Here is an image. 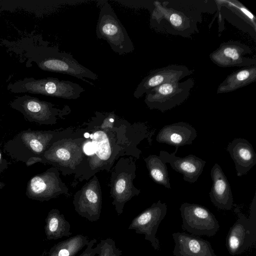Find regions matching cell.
Listing matches in <instances>:
<instances>
[{
  "label": "cell",
  "instance_id": "obj_19",
  "mask_svg": "<svg viewBox=\"0 0 256 256\" xmlns=\"http://www.w3.org/2000/svg\"><path fill=\"white\" fill-rule=\"evenodd\" d=\"M74 204L76 212L90 222H96L100 219L102 198L99 192L94 188L88 186L77 195Z\"/></svg>",
  "mask_w": 256,
  "mask_h": 256
},
{
  "label": "cell",
  "instance_id": "obj_13",
  "mask_svg": "<svg viewBox=\"0 0 256 256\" xmlns=\"http://www.w3.org/2000/svg\"><path fill=\"white\" fill-rule=\"evenodd\" d=\"M192 71L183 65L170 64L151 71L136 87L134 96L136 98L152 89L166 83L179 82L190 75Z\"/></svg>",
  "mask_w": 256,
  "mask_h": 256
},
{
  "label": "cell",
  "instance_id": "obj_15",
  "mask_svg": "<svg viewBox=\"0 0 256 256\" xmlns=\"http://www.w3.org/2000/svg\"><path fill=\"white\" fill-rule=\"evenodd\" d=\"M174 242L172 254L174 256H218L210 242L184 232L172 234Z\"/></svg>",
  "mask_w": 256,
  "mask_h": 256
},
{
  "label": "cell",
  "instance_id": "obj_12",
  "mask_svg": "<svg viewBox=\"0 0 256 256\" xmlns=\"http://www.w3.org/2000/svg\"><path fill=\"white\" fill-rule=\"evenodd\" d=\"M62 190L58 174L52 168L30 179L26 195L28 198L42 202L56 198L62 193Z\"/></svg>",
  "mask_w": 256,
  "mask_h": 256
},
{
  "label": "cell",
  "instance_id": "obj_20",
  "mask_svg": "<svg viewBox=\"0 0 256 256\" xmlns=\"http://www.w3.org/2000/svg\"><path fill=\"white\" fill-rule=\"evenodd\" d=\"M256 80V65L244 67L227 76L218 86L216 93L234 92L248 85Z\"/></svg>",
  "mask_w": 256,
  "mask_h": 256
},
{
  "label": "cell",
  "instance_id": "obj_25",
  "mask_svg": "<svg viewBox=\"0 0 256 256\" xmlns=\"http://www.w3.org/2000/svg\"><path fill=\"white\" fill-rule=\"evenodd\" d=\"M92 140L96 148L95 154L102 160L108 158L110 154V148L106 134L100 131L96 132L94 134Z\"/></svg>",
  "mask_w": 256,
  "mask_h": 256
},
{
  "label": "cell",
  "instance_id": "obj_26",
  "mask_svg": "<svg viewBox=\"0 0 256 256\" xmlns=\"http://www.w3.org/2000/svg\"><path fill=\"white\" fill-rule=\"evenodd\" d=\"M98 256H122V251L116 247L115 241L107 238L100 242Z\"/></svg>",
  "mask_w": 256,
  "mask_h": 256
},
{
  "label": "cell",
  "instance_id": "obj_10",
  "mask_svg": "<svg viewBox=\"0 0 256 256\" xmlns=\"http://www.w3.org/2000/svg\"><path fill=\"white\" fill-rule=\"evenodd\" d=\"M166 212V204L162 203L159 200L134 218L128 229L134 230L136 234H144V239L150 243L153 248L155 250H160V242L156 234Z\"/></svg>",
  "mask_w": 256,
  "mask_h": 256
},
{
  "label": "cell",
  "instance_id": "obj_24",
  "mask_svg": "<svg viewBox=\"0 0 256 256\" xmlns=\"http://www.w3.org/2000/svg\"><path fill=\"white\" fill-rule=\"evenodd\" d=\"M216 2L224 6L250 24L256 30V18L251 12L237 0H216Z\"/></svg>",
  "mask_w": 256,
  "mask_h": 256
},
{
  "label": "cell",
  "instance_id": "obj_29",
  "mask_svg": "<svg viewBox=\"0 0 256 256\" xmlns=\"http://www.w3.org/2000/svg\"><path fill=\"white\" fill-rule=\"evenodd\" d=\"M1 148L2 142H0V174L4 172L10 164V162L3 156Z\"/></svg>",
  "mask_w": 256,
  "mask_h": 256
},
{
  "label": "cell",
  "instance_id": "obj_9",
  "mask_svg": "<svg viewBox=\"0 0 256 256\" xmlns=\"http://www.w3.org/2000/svg\"><path fill=\"white\" fill-rule=\"evenodd\" d=\"M168 2H154L150 24L156 28L164 22L168 28L169 33L188 36L196 30V23L183 12L166 7Z\"/></svg>",
  "mask_w": 256,
  "mask_h": 256
},
{
  "label": "cell",
  "instance_id": "obj_22",
  "mask_svg": "<svg viewBox=\"0 0 256 256\" xmlns=\"http://www.w3.org/2000/svg\"><path fill=\"white\" fill-rule=\"evenodd\" d=\"M90 240L87 236L81 234L70 237L52 247L48 256H75Z\"/></svg>",
  "mask_w": 256,
  "mask_h": 256
},
{
  "label": "cell",
  "instance_id": "obj_2",
  "mask_svg": "<svg viewBox=\"0 0 256 256\" xmlns=\"http://www.w3.org/2000/svg\"><path fill=\"white\" fill-rule=\"evenodd\" d=\"M56 135L52 130L28 128L8 140L4 144V150L12 159L29 166L42 162L45 152L55 142Z\"/></svg>",
  "mask_w": 256,
  "mask_h": 256
},
{
  "label": "cell",
  "instance_id": "obj_6",
  "mask_svg": "<svg viewBox=\"0 0 256 256\" xmlns=\"http://www.w3.org/2000/svg\"><path fill=\"white\" fill-rule=\"evenodd\" d=\"M256 242V194L250 206L248 218L242 213L227 234L226 245L232 256L238 255L252 246Z\"/></svg>",
  "mask_w": 256,
  "mask_h": 256
},
{
  "label": "cell",
  "instance_id": "obj_8",
  "mask_svg": "<svg viewBox=\"0 0 256 256\" xmlns=\"http://www.w3.org/2000/svg\"><path fill=\"white\" fill-rule=\"evenodd\" d=\"M182 228L194 236H214L220 228L214 215L201 205L182 203L180 208Z\"/></svg>",
  "mask_w": 256,
  "mask_h": 256
},
{
  "label": "cell",
  "instance_id": "obj_11",
  "mask_svg": "<svg viewBox=\"0 0 256 256\" xmlns=\"http://www.w3.org/2000/svg\"><path fill=\"white\" fill-rule=\"evenodd\" d=\"M252 51L248 45L238 41L230 40L220 44L210 54V60L221 68L250 66L256 65V60L246 56Z\"/></svg>",
  "mask_w": 256,
  "mask_h": 256
},
{
  "label": "cell",
  "instance_id": "obj_32",
  "mask_svg": "<svg viewBox=\"0 0 256 256\" xmlns=\"http://www.w3.org/2000/svg\"></svg>",
  "mask_w": 256,
  "mask_h": 256
},
{
  "label": "cell",
  "instance_id": "obj_14",
  "mask_svg": "<svg viewBox=\"0 0 256 256\" xmlns=\"http://www.w3.org/2000/svg\"><path fill=\"white\" fill-rule=\"evenodd\" d=\"M178 149V147H176L174 152L172 154L160 150L159 156L166 164L169 163L173 170L182 174L184 181L190 183L196 182L206 162L192 154L184 158L177 156L176 154Z\"/></svg>",
  "mask_w": 256,
  "mask_h": 256
},
{
  "label": "cell",
  "instance_id": "obj_1",
  "mask_svg": "<svg viewBox=\"0 0 256 256\" xmlns=\"http://www.w3.org/2000/svg\"><path fill=\"white\" fill-rule=\"evenodd\" d=\"M27 56L29 61L44 71L71 76L92 85L93 84L86 78L98 79L96 74L80 64L71 54L61 52L58 48L44 44L34 46L28 52Z\"/></svg>",
  "mask_w": 256,
  "mask_h": 256
},
{
  "label": "cell",
  "instance_id": "obj_3",
  "mask_svg": "<svg viewBox=\"0 0 256 256\" xmlns=\"http://www.w3.org/2000/svg\"><path fill=\"white\" fill-rule=\"evenodd\" d=\"M7 88L12 93L28 92L67 100L77 99L84 91L77 83L55 78H26L9 84Z\"/></svg>",
  "mask_w": 256,
  "mask_h": 256
},
{
  "label": "cell",
  "instance_id": "obj_5",
  "mask_svg": "<svg viewBox=\"0 0 256 256\" xmlns=\"http://www.w3.org/2000/svg\"><path fill=\"white\" fill-rule=\"evenodd\" d=\"M194 84L192 78L162 84L146 94L144 102L150 110L164 112L184 102Z\"/></svg>",
  "mask_w": 256,
  "mask_h": 256
},
{
  "label": "cell",
  "instance_id": "obj_4",
  "mask_svg": "<svg viewBox=\"0 0 256 256\" xmlns=\"http://www.w3.org/2000/svg\"><path fill=\"white\" fill-rule=\"evenodd\" d=\"M96 32L99 39L107 42L119 55L132 52L134 45L128 32L107 1H102Z\"/></svg>",
  "mask_w": 256,
  "mask_h": 256
},
{
  "label": "cell",
  "instance_id": "obj_31",
  "mask_svg": "<svg viewBox=\"0 0 256 256\" xmlns=\"http://www.w3.org/2000/svg\"><path fill=\"white\" fill-rule=\"evenodd\" d=\"M40 256H48V252L44 251Z\"/></svg>",
  "mask_w": 256,
  "mask_h": 256
},
{
  "label": "cell",
  "instance_id": "obj_17",
  "mask_svg": "<svg viewBox=\"0 0 256 256\" xmlns=\"http://www.w3.org/2000/svg\"><path fill=\"white\" fill-rule=\"evenodd\" d=\"M196 137V130L192 125L180 122L163 126L158 132L156 140L178 148L191 144Z\"/></svg>",
  "mask_w": 256,
  "mask_h": 256
},
{
  "label": "cell",
  "instance_id": "obj_30",
  "mask_svg": "<svg viewBox=\"0 0 256 256\" xmlns=\"http://www.w3.org/2000/svg\"><path fill=\"white\" fill-rule=\"evenodd\" d=\"M4 186L5 184L3 182L0 181V190L2 189Z\"/></svg>",
  "mask_w": 256,
  "mask_h": 256
},
{
  "label": "cell",
  "instance_id": "obj_21",
  "mask_svg": "<svg viewBox=\"0 0 256 256\" xmlns=\"http://www.w3.org/2000/svg\"><path fill=\"white\" fill-rule=\"evenodd\" d=\"M44 232L48 240H56L72 236L70 224L56 208L51 210L45 220Z\"/></svg>",
  "mask_w": 256,
  "mask_h": 256
},
{
  "label": "cell",
  "instance_id": "obj_28",
  "mask_svg": "<svg viewBox=\"0 0 256 256\" xmlns=\"http://www.w3.org/2000/svg\"><path fill=\"white\" fill-rule=\"evenodd\" d=\"M83 150L86 155L92 156L95 154L96 148L93 142H88L84 144Z\"/></svg>",
  "mask_w": 256,
  "mask_h": 256
},
{
  "label": "cell",
  "instance_id": "obj_18",
  "mask_svg": "<svg viewBox=\"0 0 256 256\" xmlns=\"http://www.w3.org/2000/svg\"><path fill=\"white\" fill-rule=\"evenodd\" d=\"M226 150L234 163L238 176L246 174L256 164L253 146L244 138H234L228 144Z\"/></svg>",
  "mask_w": 256,
  "mask_h": 256
},
{
  "label": "cell",
  "instance_id": "obj_16",
  "mask_svg": "<svg viewBox=\"0 0 256 256\" xmlns=\"http://www.w3.org/2000/svg\"><path fill=\"white\" fill-rule=\"evenodd\" d=\"M212 184L209 193L212 202L220 210H230L233 206L232 190L221 167L215 163L210 171Z\"/></svg>",
  "mask_w": 256,
  "mask_h": 256
},
{
  "label": "cell",
  "instance_id": "obj_7",
  "mask_svg": "<svg viewBox=\"0 0 256 256\" xmlns=\"http://www.w3.org/2000/svg\"><path fill=\"white\" fill-rule=\"evenodd\" d=\"M10 106L20 112L25 119L40 124H52L56 122L57 116L64 114L51 102L28 94L18 96L10 103Z\"/></svg>",
  "mask_w": 256,
  "mask_h": 256
},
{
  "label": "cell",
  "instance_id": "obj_27",
  "mask_svg": "<svg viewBox=\"0 0 256 256\" xmlns=\"http://www.w3.org/2000/svg\"><path fill=\"white\" fill-rule=\"evenodd\" d=\"M96 242L97 240L96 238L90 240L85 250L79 256H96L98 254L100 250V243L96 244L94 247V245Z\"/></svg>",
  "mask_w": 256,
  "mask_h": 256
},
{
  "label": "cell",
  "instance_id": "obj_23",
  "mask_svg": "<svg viewBox=\"0 0 256 256\" xmlns=\"http://www.w3.org/2000/svg\"><path fill=\"white\" fill-rule=\"evenodd\" d=\"M144 160L152 180L156 184L171 189L166 164L162 160L160 156L150 155L145 158Z\"/></svg>",
  "mask_w": 256,
  "mask_h": 256
}]
</instances>
